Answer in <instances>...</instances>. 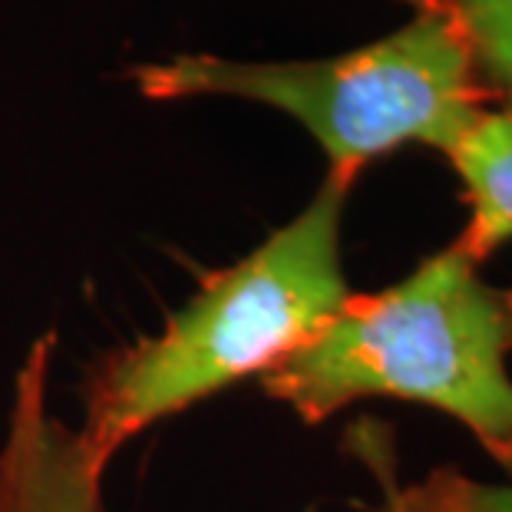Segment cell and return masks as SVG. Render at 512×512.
Returning <instances> with one entry per match:
<instances>
[{
	"instance_id": "3",
	"label": "cell",
	"mask_w": 512,
	"mask_h": 512,
	"mask_svg": "<svg viewBox=\"0 0 512 512\" xmlns=\"http://www.w3.org/2000/svg\"><path fill=\"white\" fill-rule=\"evenodd\" d=\"M146 100L225 96L271 106L308 129L328 172L357 179L367 162L420 143L450 152L476 113L499 103L473 73L470 53L433 14L324 60H228L179 53L129 70Z\"/></svg>"
},
{
	"instance_id": "7",
	"label": "cell",
	"mask_w": 512,
	"mask_h": 512,
	"mask_svg": "<svg viewBox=\"0 0 512 512\" xmlns=\"http://www.w3.org/2000/svg\"><path fill=\"white\" fill-rule=\"evenodd\" d=\"M374 470L384 483L380 512H512V486L479 483L453 466H440L413 486H397L380 463Z\"/></svg>"
},
{
	"instance_id": "5",
	"label": "cell",
	"mask_w": 512,
	"mask_h": 512,
	"mask_svg": "<svg viewBox=\"0 0 512 512\" xmlns=\"http://www.w3.org/2000/svg\"><path fill=\"white\" fill-rule=\"evenodd\" d=\"M446 159L470 205V222L456 235V245L483 265L499 245L512 242V96L499 106H483Z\"/></svg>"
},
{
	"instance_id": "4",
	"label": "cell",
	"mask_w": 512,
	"mask_h": 512,
	"mask_svg": "<svg viewBox=\"0 0 512 512\" xmlns=\"http://www.w3.org/2000/svg\"><path fill=\"white\" fill-rule=\"evenodd\" d=\"M53 354L57 334H40L17 370L0 446V512H110L106 463L53 410Z\"/></svg>"
},
{
	"instance_id": "1",
	"label": "cell",
	"mask_w": 512,
	"mask_h": 512,
	"mask_svg": "<svg viewBox=\"0 0 512 512\" xmlns=\"http://www.w3.org/2000/svg\"><path fill=\"white\" fill-rule=\"evenodd\" d=\"M354 179L328 172L288 225L202 278L156 334L103 354L83 384V443L100 463L156 423L261 380L351 298L341 225Z\"/></svg>"
},
{
	"instance_id": "2",
	"label": "cell",
	"mask_w": 512,
	"mask_h": 512,
	"mask_svg": "<svg viewBox=\"0 0 512 512\" xmlns=\"http://www.w3.org/2000/svg\"><path fill=\"white\" fill-rule=\"evenodd\" d=\"M509 357L512 285L486 281L479 261L450 242L397 285L351 294L261 387L304 423L377 397L433 407L512 473Z\"/></svg>"
},
{
	"instance_id": "6",
	"label": "cell",
	"mask_w": 512,
	"mask_h": 512,
	"mask_svg": "<svg viewBox=\"0 0 512 512\" xmlns=\"http://www.w3.org/2000/svg\"><path fill=\"white\" fill-rule=\"evenodd\" d=\"M417 14H433L470 53L473 73L496 100L512 96V0H407Z\"/></svg>"
}]
</instances>
